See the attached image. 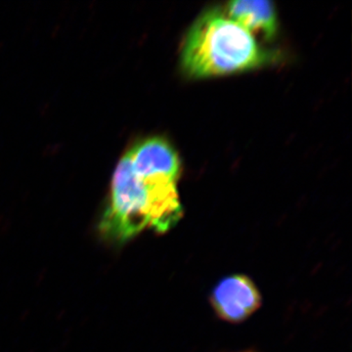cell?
I'll use <instances>...</instances> for the list:
<instances>
[{"label": "cell", "instance_id": "6da1fadb", "mask_svg": "<svg viewBox=\"0 0 352 352\" xmlns=\"http://www.w3.org/2000/svg\"><path fill=\"white\" fill-rule=\"evenodd\" d=\"M180 161L168 141H139L116 166L98 223L101 237L122 245L145 229L166 233L182 217L177 182Z\"/></svg>", "mask_w": 352, "mask_h": 352}, {"label": "cell", "instance_id": "277c9868", "mask_svg": "<svg viewBox=\"0 0 352 352\" xmlns=\"http://www.w3.org/2000/svg\"><path fill=\"white\" fill-rule=\"evenodd\" d=\"M226 13L248 32L274 38L277 32V14L273 2L268 0H234L226 6Z\"/></svg>", "mask_w": 352, "mask_h": 352}, {"label": "cell", "instance_id": "7a4b0ae2", "mask_svg": "<svg viewBox=\"0 0 352 352\" xmlns=\"http://www.w3.org/2000/svg\"><path fill=\"white\" fill-rule=\"evenodd\" d=\"M251 32L226 13L210 10L192 25L182 51L183 71L191 78L228 75L274 61Z\"/></svg>", "mask_w": 352, "mask_h": 352}, {"label": "cell", "instance_id": "3957f363", "mask_svg": "<svg viewBox=\"0 0 352 352\" xmlns=\"http://www.w3.org/2000/svg\"><path fill=\"white\" fill-rule=\"evenodd\" d=\"M210 305L222 320L239 323L249 318L261 305L258 287L251 278L230 275L220 280L212 289Z\"/></svg>", "mask_w": 352, "mask_h": 352}]
</instances>
